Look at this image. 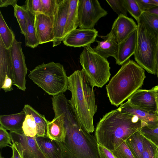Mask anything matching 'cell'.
I'll return each instance as SVG.
<instances>
[{"label": "cell", "mask_w": 158, "mask_h": 158, "mask_svg": "<svg viewBox=\"0 0 158 158\" xmlns=\"http://www.w3.org/2000/svg\"><path fill=\"white\" fill-rule=\"evenodd\" d=\"M59 110L63 115L66 131L64 141L58 142L63 158H100L95 136L83 128L71 105L64 104Z\"/></svg>", "instance_id": "6da1fadb"}, {"label": "cell", "mask_w": 158, "mask_h": 158, "mask_svg": "<svg viewBox=\"0 0 158 158\" xmlns=\"http://www.w3.org/2000/svg\"><path fill=\"white\" fill-rule=\"evenodd\" d=\"M147 123L118 108L106 114L100 119L97 125L95 137L98 144L112 151L122 139L125 140L140 131Z\"/></svg>", "instance_id": "7a4b0ae2"}, {"label": "cell", "mask_w": 158, "mask_h": 158, "mask_svg": "<svg viewBox=\"0 0 158 158\" xmlns=\"http://www.w3.org/2000/svg\"><path fill=\"white\" fill-rule=\"evenodd\" d=\"M68 90L72 95L69 103L85 129L89 133L93 132V118L98 109L94 87L82 70L75 71L68 77Z\"/></svg>", "instance_id": "3957f363"}, {"label": "cell", "mask_w": 158, "mask_h": 158, "mask_svg": "<svg viewBox=\"0 0 158 158\" xmlns=\"http://www.w3.org/2000/svg\"><path fill=\"white\" fill-rule=\"evenodd\" d=\"M146 78L144 69L134 61L129 60L106 85L111 104L118 107L139 89Z\"/></svg>", "instance_id": "277c9868"}, {"label": "cell", "mask_w": 158, "mask_h": 158, "mask_svg": "<svg viewBox=\"0 0 158 158\" xmlns=\"http://www.w3.org/2000/svg\"><path fill=\"white\" fill-rule=\"evenodd\" d=\"M28 77L46 93L53 96L68 90V77L64 66L59 63H43L31 71Z\"/></svg>", "instance_id": "5b68a950"}, {"label": "cell", "mask_w": 158, "mask_h": 158, "mask_svg": "<svg viewBox=\"0 0 158 158\" xmlns=\"http://www.w3.org/2000/svg\"><path fill=\"white\" fill-rule=\"evenodd\" d=\"M137 23V42L134 58L148 73L156 75V56L158 36L141 15Z\"/></svg>", "instance_id": "8992f818"}, {"label": "cell", "mask_w": 158, "mask_h": 158, "mask_svg": "<svg viewBox=\"0 0 158 158\" xmlns=\"http://www.w3.org/2000/svg\"><path fill=\"white\" fill-rule=\"evenodd\" d=\"M79 59L82 70L93 87L102 88L107 82L111 75L110 63L90 45L84 47Z\"/></svg>", "instance_id": "52a82bcc"}, {"label": "cell", "mask_w": 158, "mask_h": 158, "mask_svg": "<svg viewBox=\"0 0 158 158\" xmlns=\"http://www.w3.org/2000/svg\"><path fill=\"white\" fill-rule=\"evenodd\" d=\"M107 14L97 0H78V27L93 28L98 20Z\"/></svg>", "instance_id": "ba28073f"}, {"label": "cell", "mask_w": 158, "mask_h": 158, "mask_svg": "<svg viewBox=\"0 0 158 158\" xmlns=\"http://www.w3.org/2000/svg\"><path fill=\"white\" fill-rule=\"evenodd\" d=\"M21 44V42L17 41L15 37L9 51L13 67V85L19 89L25 91L27 68Z\"/></svg>", "instance_id": "9c48e42d"}, {"label": "cell", "mask_w": 158, "mask_h": 158, "mask_svg": "<svg viewBox=\"0 0 158 158\" xmlns=\"http://www.w3.org/2000/svg\"><path fill=\"white\" fill-rule=\"evenodd\" d=\"M23 110L26 114L22 127L24 134L27 136L32 137L46 136L48 121L45 116L28 104L25 105Z\"/></svg>", "instance_id": "30bf717a"}, {"label": "cell", "mask_w": 158, "mask_h": 158, "mask_svg": "<svg viewBox=\"0 0 158 158\" xmlns=\"http://www.w3.org/2000/svg\"><path fill=\"white\" fill-rule=\"evenodd\" d=\"M13 67L9 50L0 38V88L5 92L13 90Z\"/></svg>", "instance_id": "8fae6325"}, {"label": "cell", "mask_w": 158, "mask_h": 158, "mask_svg": "<svg viewBox=\"0 0 158 158\" xmlns=\"http://www.w3.org/2000/svg\"><path fill=\"white\" fill-rule=\"evenodd\" d=\"M98 31L94 28H79L71 31L63 39L64 44L73 47H85L95 41Z\"/></svg>", "instance_id": "7c38bea8"}, {"label": "cell", "mask_w": 158, "mask_h": 158, "mask_svg": "<svg viewBox=\"0 0 158 158\" xmlns=\"http://www.w3.org/2000/svg\"><path fill=\"white\" fill-rule=\"evenodd\" d=\"M54 16L42 13L35 15V26L40 44L54 41Z\"/></svg>", "instance_id": "4fadbf2b"}, {"label": "cell", "mask_w": 158, "mask_h": 158, "mask_svg": "<svg viewBox=\"0 0 158 158\" xmlns=\"http://www.w3.org/2000/svg\"><path fill=\"white\" fill-rule=\"evenodd\" d=\"M127 101L131 105L143 110L156 113L157 103L154 92L139 89L131 96Z\"/></svg>", "instance_id": "5bb4252c"}, {"label": "cell", "mask_w": 158, "mask_h": 158, "mask_svg": "<svg viewBox=\"0 0 158 158\" xmlns=\"http://www.w3.org/2000/svg\"><path fill=\"white\" fill-rule=\"evenodd\" d=\"M12 141H16L21 145L24 158H47L39 147L35 137L26 136L23 131H10Z\"/></svg>", "instance_id": "9a60e30c"}, {"label": "cell", "mask_w": 158, "mask_h": 158, "mask_svg": "<svg viewBox=\"0 0 158 158\" xmlns=\"http://www.w3.org/2000/svg\"><path fill=\"white\" fill-rule=\"evenodd\" d=\"M69 6V0H59L56 13L54 16L55 40L53 47L60 45L64 38V28Z\"/></svg>", "instance_id": "2e32d148"}, {"label": "cell", "mask_w": 158, "mask_h": 158, "mask_svg": "<svg viewBox=\"0 0 158 158\" xmlns=\"http://www.w3.org/2000/svg\"><path fill=\"white\" fill-rule=\"evenodd\" d=\"M52 106L54 118L52 121H48L46 135L53 140L62 142L64 141L66 134L63 115L55 106Z\"/></svg>", "instance_id": "e0dca14e"}, {"label": "cell", "mask_w": 158, "mask_h": 158, "mask_svg": "<svg viewBox=\"0 0 158 158\" xmlns=\"http://www.w3.org/2000/svg\"><path fill=\"white\" fill-rule=\"evenodd\" d=\"M137 28V25L131 18L120 15L114 21L111 31L118 44Z\"/></svg>", "instance_id": "ac0fdd59"}, {"label": "cell", "mask_w": 158, "mask_h": 158, "mask_svg": "<svg viewBox=\"0 0 158 158\" xmlns=\"http://www.w3.org/2000/svg\"><path fill=\"white\" fill-rule=\"evenodd\" d=\"M137 42V29L118 44V52L115 59L117 64L122 65L135 54Z\"/></svg>", "instance_id": "d6986e66"}, {"label": "cell", "mask_w": 158, "mask_h": 158, "mask_svg": "<svg viewBox=\"0 0 158 158\" xmlns=\"http://www.w3.org/2000/svg\"><path fill=\"white\" fill-rule=\"evenodd\" d=\"M104 40L103 41L95 40L98 45L93 48L98 54L107 59L112 56L116 59L118 52V44L115 36L110 31L106 36H99Z\"/></svg>", "instance_id": "ffe728a7"}, {"label": "cell", "mask_w": 158, "mask_h": 158, "mask_svg": "<svg viewBox=\"0 0 158 158\" xmlns=\"http://www.w3.org/2000/svg\"><path fill=\"white\" fill-rule=\"evenodd\" d=\"M35 139L47 158H63L62 149L58 142L53 140L46 136H36Z\"/></svg>", "instance_id": "44dd1931"}, {"label": "cell", "mask_w": 158, "mask_h": 158, "mask_svg": "<svg viewBox=\"0 0 158 158\" xmlns=\"http://www.w3.org/2000/svg\"><path fill=\"white\" fill-rule=\"evenodd\" d=\"M26 116L24 111L9 115H1L0 125L10 131H23L22 126Z\"/></svg>", "instance_id": "7402d4cb"}, {"label": "cell", "mask_w": 158, "mask_h": 158, "mask_svg": "<svg viewBox=\"0 0 158 158\" xmlns=\"http://www.w3.org/2000/svg\"><path fill=\"white\" fill-rule=\"evenodd\" d=\"M118 108L126 113L137 117L141 120L147 123L158 120L156 113H151L136 107L127 101L121 104Z\"/></svg>", "instance_id": "603a6c76"}, {"label": "cell", "mask_w": 158, "mask_h": 158, "mask_svg": "<svg viewBox=\"0 0 158 158\" xmlns=\"http://www.w3.org/2000/svg\"><path fill=\"white\" fill-rule=\"evenodd\" d=\"M144 135L138 131L127 138L125 141L134 158H143Z\"/></svg>", "instance_id": "cb8c5ba5"}, {"label": "cell", "mask_w": 158, "mask_h": 158, "mask_svg": "<svg viewBox=\"0 0 158 158\" xmlns=\"http://www.w3.org/2000/svg\"><path fill=\"white\" fill-rule=\"evenodd\" d=\"M27 11L26 32L24 35L25 44L27 47L34 48L40 44L35 26V15Z\"/></svg>", "instance_id": "d4e9b609"}, {"label": "cell", "mask_w": 158, "mask_h": 158, "mask_svg": "<svg viewBox=\"0 0 158 158\" xmlns=\"http://www.w3.org/2000/svg\"><path fill=\"white\" fill-rule=\"evenodd\" d=\"M78 0H69V6L64 31V37L78 27Z\"/></svg>", "instance_id": "484cf974"}, {"label": "cell", "mask_w": 158, "mask_h": 158, "mask_svg": "<svg viewBox=\"0 0 158 158\" xmlns=\"http://www.w3.org/2000/svg\"><path fill=\"white\" fill-rule=\"evenodd\" d=\"M0 38L2 40L5 48L9 50L14 42L15 35L12 31L7 25L0 11Z\"/></svg>", "instance_id": "4316f807"}, {"label": "cell", "mask_w": 158, "mask_h": 158, "mask_svg": "<svg viewBox=\"0 0 158 158\" xmlns=\"http://www.w3.org/2000/svg\"><path fill=\"white\" fill-rule=\"evenodd\" d=\"M140 131L145 137L158 147V120L147 123Z\"/></svg>", "instance_id": "83f0119b"}, {"label": "cell", "mask_w": 158, "mask_h": 158, "mask_svg": "<svg viewBox=\"0 0 158 158\" xmlns=\"http://www.w3.org/2000/svg\"><path fill=\"white\" fill-rule=\"evenodd\" d=\"M14 16L20 28L21 33L24 35L26 32L27 11L24 6L16 5L14 7Z\"/></svg>", "instance_id": "f1b7e54d"}, {"label": "cell", "mask_w": 158, "mask_h": 158, "mask_svg": "<svg viewBox=\"0 0 158 158\" xmlns=\"http://www.w3.org/2000/svg\"><path fill=\"white\" fill-rule=\"evenodd\" d=\"M143 158H158V147L144 137Z\"/></svg>", "instance_id": "f546056e"}, {"label": "cell", "mask_w": 158, "mask_h": 158, "mask_svg": "<svg viewBox=\"0 0 158 158\" xmlns=\"http://www.w3.org/2000/svg\"><path fill=\"white\" fill-rule=\"evenodd\" d=\"M42 14L49 16H54L58 9L59 0H41Z\"/></svg>", "instance_id": "4dcf8cb0"}, {"label": "cell", "mask_w": 158, "mask_h": 158, "mask_svg": "<svg viewBox=\"0 0 158 158\" xmlns=\"http://www.w3.org/2000/svg\"><path fill=\"white\" fill-rule=\"evenodd\" d=\"M111 151L116 158H134L125 140L123 139L118 145Z\"/></svg>", "instance_id": "1f68e13d"}, {"label": "cell", "mask_w": 158, "mask_h": 158, "mask_svg": "<svg viewBox=\"0 0 158 158\" xmlns=\"http://www.w3.org/2000/svg\"><path fill=\"white\" fill-rule=\"evenodd\" d=\"M123 3L127 12L137 22L142 15L143 12L140 10L136 0H123Z\"/></svg>", "instance_id": "d6a6232c"}, {"label": "cell", "mask_w": 158, "mask_h": 158, "mask_svg": "<svg viewBox=\"0 0 158 158\" xmlns=\"http://www.w3.org/2000/svg\"><path fill=\"white\" fill-rule=\"evenodd\" d=\"M142 16L158 36V15L145 11L143 12Z\"/></svg>", "instance_id": "836d02e7"}, {"label": "cell", "mask_w": 158, "mask_h": 158, "mask_svg": "<svg viewBox=\"0 0 158 158\" xmlns=\"http://www.w3.org/2000/svg\"><path fill=\"white\" fill-rule=\"evenodd\" d=\"M106 1L113 11L118 15H122L127 16V11L124 6L123 0H107Z\"/></svg>", "instance_id": "e575fe53"}, {"label": "cell", "mask_w": 158, "mask_h": 158, "mask_svg": "<svg viewBox=\"0 0 158 158\" xmlns=\"http://www.w3.org/2000/svg\"><path fill=\"white\" fill-rule=\"evenodd\" d=\"M26 10L35 15L38 13H42L41 0H27L25 2Z\"/></svg>", "instance_id": "d590c367"}, {"label": "cell", "mask_w": 158, "mask_h": 158, "mask_svg": "<svg viewBox=\"0 0 158 158\" xmlns=\"http://www.w3.org/2000/svg\"><path fill=\"white\" fill-rule=\"evenodd\" d=\"M6 129L0 126V148L2 149L7 146L11 147L12 140L10 133Z\"/></svg>", "instance_id": "8d00e7d4"}, {"label": "cell", "mask_w": 158, "mask_h": 158, "mask_svg": "<svg viewBox=\"0 0 158 158\" xmlns=\"http://www.w3.org/2000/svg\"><path fill=\"white\" fill-rule=\"evenodd\" d=\"M11 148L12 155L11 158H24L23 149L21 144L16 141H12Z\"/></svg>", "instance_id": "74e56055"}, {"label": "cell", "mask_w": 158, "mask_h": 158, "mask_svg": "<svg viewBox=\"0 0 158 158\" xmlns=\"http://www.w3.org/2000/svg\"><path fill=\"white\" fill-rule=\"evenodd\" d=\"M140 10L143 12L147 11L156 6L153 0H136Z\"/></svg>", "instance_id": "f35d334b"}, {"label": "cell", "mask_w": 158, "mask_h": 158, "mask_svg": "<svg viewBox=\"0 0 158 158\" xmlns=\"http://www.w3.org/2000/svg\"><path fill=\"white\" fill-rule=\"evenodd\" d=\"M98 150L100 158H116L112 152L98 143Z\"/></svg>", "instance_id": "ab89813d"}, {"label": "cell", "mask_w": 158, "mask_h": 158, "mask_svg": "<svg viewBox=\"0 0 158 158\" xmlns=\"http://www.w3.org/2000/svg\"><path fill=\"white\" fill-rule=\"evenodd\" d=\"M17 0H0V7H7L12 5L13 7L17 5Z\"/></svg>", "instance_id": "60d3db41"}, {"label": "cell", "mask_w": 158, "mask_h": 158, "mask_svg": "<svg viewBox=\"0 0 158 158\" xmlns=\"http://www.w3.org/2000/svg\"><path fill=\"white\" fill-rule=\"evenodd\" d=\"M154 92L156 98V101L157 103V110L156 114L158 119V85L156 86L152 89Z\"/></svg>", "instance_id": "b9f144b4"}, {"label": "cell", "mask_w": 158, "mask_h": 158, "mask_svg": "<svg viewBox=\"0 0 158 158\" xmlns=\"http://www.w3.org/2000/svg\"><path fill=\"white\" fill-rule=\"evenodd\" d=\"M147 11H148L152 14L158 15V6L152 8Z\"/></svg>", "instance_id": "7bdbcfd3"}, {"label": "cell", "mask_w": 158, "mask_h": 158, "mask_svg": "<svg viewBox=\"0 0 158 158\" xmlns=\"http://www.w3.org/2000/svg\"><path fill=\"white\" fill-rule=\"evenodd\" d=\"M156 63L157 71L156 75L157 77H158V37L156 56Z\"/></svg>", "instance_id": "ee69618b"}, {"label": "cell", "mask_w": 158, "mask_h": 158, "mask_svg": "<svg viewBox=\"0 0 158 158\" xmlns=\"http://www.w3.org/2000/svg\"><path fill=\"white\" fill-rule=\"evenodd\" d=\"M153 1L156 6H158V0H153Z\"/></svg>", "instance_id": "f6af8a7d"}, {"label": "cell", "mask_w": 158, "mask_h": 158, "mask_svg": "<svg viewBox=\"0 0 158 158\" xmlns=\"http://www.w3.org/2000/svg\"><path fill=\"white\" fill-rule=\"evenodd\" d=\"M0 158H4V157H2V156L1 155V156H0Z\"/></svg>", "instance_id": "bcb514c9"}]
</instances>
